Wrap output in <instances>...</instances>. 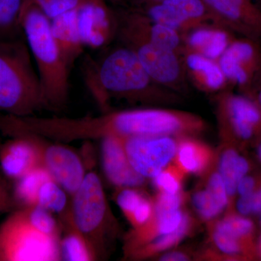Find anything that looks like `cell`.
Instances as JSON below:
<instances>
[{
	"label": "cell",
	"mask_w": 261,
	"mask_h": 261,
	"mask_svg": "<svg viewBox=\"0 0 261 261\" xmlns=\"http://www.w3.org/2000/svg\"><path fill=\"white\" fill-rule=\"evenodd\" d=\"M88 85L104 112L110 97L145 104L175 102L176 92L152 80L135 51L126 46L113 49L91 70Z\"/></svg>",
	"instance_id": "cell-1"
},
{
	"label": "cell",
	"mask_w": 261,
	"mask_h": 261,
	"mask_svg": "<svg viewBox=\"0 0 261 261\" xmlns=\"http://www.w3.org/2000/svg\"><path fill=\"white\" fill-rule=\"evenodd\" d=\"M20 25L39 74L46 107L61 110L68 99L70 68L53 37L51 20L38 5L25 0Z\"/></svg>",
	"instance_id": "cell-2"
},
{
	"label": "cell",
	"mask_w": 261,
	"mask_h": 261,
	"mask_svg": "<svg viewBox=\"0 0 261 261\" xmlns=\"http://www.w3.org/2000/svg\"><path fill=\"white\" fill-rule=\"evenodd\" d=\"M27 43L0 40V113L34 116L47 109L42 84Z\"/></svg>",
	"instance_id": "cell-3"
},
{
	"label": "cell",
	"mask_w": 261,
	"mask_h": 261,
	"mask_svg": "<svg viewBox=\"0 0 261 261\" xmlns=\"http://www.w3.org/2000/svg\"><path fill=\"white\" fill-rule=\"evenodd\" d=\"M71 197L69 212L73 224L87 242L95 260H106L118 238L119 226L97 173H86Z\"/></svg>",
	"instance_id": "cell-4"
},
{
	"label": "cell",
	"mask_w": 261,
	"mask_h": 261,
	"mask_svg": "<svg viewBox=\"0 0 261 261\" xmlns=\"http://www.w3.org/2000/svg\"><path fill=\"white\" fill-rule=\"evenodd\" d=\"M60 239L34 228L19 209L0 226V260H61Z\"/></svg>",
	"instance_id": "cell-5"
},
{
	"label": "cell",
	"mask_w": 261,
	"mask_h": 261,
	"mask_svg": "<svg viewBox=\"0 0 261 261\" xmlns=\"http://www.w3.org/2000/svg\"><path fill=\"white\" fill-rule=\"evenodd\" d=\"M117 27L123 45L135 51L154 82L178 94L186 92L189 80L180 53L154 45L124 20Z\"/></svg>",
	"instance_id": "cell-6"
},
{
	"label": "cell",
	"mask_w": 261,
	"mask_h": 261,
	"mask_svg": "<svg viewBox=\"0 0 261 261\" xmlns=\"http://www.w3.org/2000/svg\"><path fill=\"white\" fill-rule=\"evenodd\" d=\"M216 115L220 136L250 140L261 126V108L246 96L225 90L216 97Z\"/></svg>",
	"instance_id": "cell-7"
},
{
	"label": "cell",
	"mask_w": 261,
	"mask_h": 261,
	"mask_svg": "<svg viewBox=\"0 0 261 261\" xmlns=\"http://www.w3.org/2000/svg\"><path fill=\"white\" fill-rule=\"evenodd\" d=\"M218 63L228 83L251 94L261 83V44L234 37Z\"/></svg>",
	"instance_id": "cell-8"
},
{
	"label": "cell",
	"mask_w": 261,
	"mask_h": 261,
	"mask_svg": "<svg viewBox=\"0 0 261 261\" xmlns=\"http://www.w3.org/2000/svg\"><path fill=\"white\" fill-rule=\"evenodd\" d=\"M178 140L169 136H143L123 139V143L136 171L144 178H153L173 163Z\"/></svg>",
	"instance_id": "cell-9"
},
{
	"label": "cell",
	"mask_w": 261,
	"mask_h": 261,
	"mask_svg": "<svg viewBox=\"0 0 261 261\" xmlns=\"http://www.w3.org/2000/svg\"><path fill=\"white\" fill-rule=\"evenodd\" d=\"M142 13L151 21L175 29L181 35L198 27L215 25L214 17L203 0H164L149 3Z\"/></svg>",
	"instance_id": "cell-10"
},
{
	"label": "cell",
	"mask_w": 261,
	"mask_h": 261,
	"mask_svg": "<svg viewBox=\"0 0 261 261\" xmlns=\"http://www.w3.org/2000/svg\"><path fill=\"white\" fill-rule=\"evenodd\" d=\"M215 25L261 44V8L254 0H203Z\"/></svg>",
	"instance_id": "cell-11"
},
{
	"label": "cell",
	"mask_w": 261,
	"mask_h": 261,
	"mask_svg": "<svg viewBox=\"0 0 261 261\" xmlns=\"http://www.w3.org/2000/svg\"><path fill=\"white\" fill-rule=\"evenodd\" d=\"M77 18L84 47H103L116 31L111 13L101 0H83L77 8Z\"/></svg>",
	"instance_id": "cell-12"
},
{
	"label": "cell",
	"mask_w": 261,
	"mask_h": 261,
	"mask_svg": "<svg viewBox=\"0 0 261 261\" xmlns=\"http://www.w3.org/2000/svg\"><path fill=\"white\" fill-rule=\"evenodd\" d=\"M103 171L110 183L116 188H140L146 178L132 166L125 151L123 139L116 137L101 140Z\"/></svg>",
	"instance_id": "cell-13"
},
{
	"label": "cell",
	"mask_w": 261,
	"mask_h": 261,
	"mask_svg": "<svg viewBox=\"0 0 261 261\" xmlns=\"http://www.w3.org/2000/svg\"><path fill=\"white\" fill-rule=\"evenodd\" d=\"M186 211L184 208L168 213L153 214L146 224L140 227L132 228L124 237L123 257L129 259L141 247L153 241L155 239L172 232L180 226Z\"/></svg>",
	"instance_id": "cell-14"
},
{
	"label": "cell",
	"mask_w": 261,
	"mask_h": 261,
	"mask_svg": "<svg viewBox=\"0 0 261 261\" xmlns=\"http://www.w3.org/2000/svg\"><path fill=\"white\" fill-rule=\"evenodd\" d=\"M40 166L37 150L27 137H10L0 145V170L7 178L16 181Z\"/></svg>",
	"instance_id": "cell-15"
},
{
	"label": "cell",
	"mask_w": 261,
	"mask_h": 261,
	"mask_svg": "<svg viewBox=\"0 0 261 261\" xmlns=\"http://www.w3.org/2000/svg\"><path fill=\"white\" fill-rule=\"evenodd\" d=\"M181 55L187 78L197 89L207 93L226 89L228 82L217 61L184 49Z\"/></svg>",
	"instance_id": "cell-16"
},
{
	"label": "cell",
	"mask_w": 261,
	"mask_h": 261,
	"mask_svg": "<svg viewBox=\"0 0 261 261\" xmlns=\"http://www.w3.org/2000/svg\"><path fill=\"white\" fill-rule=\"evenodd\" d=\"M232 33L216 25H203L182 35V49L218 61L232 42Z\"/></svg>",
	"instance_id": "cell-17"
},
{
	"label": "cell",
	"mask_w": 261,
	"mask_h": 261,
	"mask_svg": "<svg viewBox=\"0 0 261 261\" xmlns=\"http://www.w3.org/2000/svg\"><path fill=\"white\" fill-rule=\"evenodd\" d=\"M215 152L194 137H180L173 163L187 174L205 175L214 167Z\"/></svg>",
	"instance_id": "cell-18"
},
{
	"label": "cell",
	"mask_w": 261,
	"mask_h": 261,
	"mask_svg": "<svg viewBox=\"0 0 261 261\" xmlns=\"http://www.w3.org/2000/svg\"><path fill=\"white\" fill-rule=\"evenodd\" d=\"M51 29L62 58L71 68L84 47L79 29L77 9L51 19Z\"/></svg>",
	"instance_id": "cell-19"
},
{
	"label": "cell",
	"mask_w": 261,
	"mask_h": 261,
	"mask_svg": "<svg viewBox=\"0 0 261 261\" xmlns=\"http://www.w3.org/2000/svg\"><path fill=\"white\" fill-rule=\"evenodd\" d=\"M60 217L65 231L63 238L60 239L61 260H95L87 242L72 221L69 207Z\"/></svg>",
	"instance_id": "cell-20"
},
{
	"label": "cell",
	"mask_w": 261,
	"mask_h": 261,
	"mask_svg": "<svg viewBox=\"0 0 261 261\" xmlns=\"http://www.w3.org/2000/svg\"><path fill=\"white\" fill-rule=\"evenodd\" d=\"M226 147L223 149L221 147L216 159V166L231 199L237 193L239 181L248 173L250 166L247 159L239 154L236 149Z\"/></svg>",
	"instance_id": "cell-21"
},
{
	"label": "cell",
	"mask_w": 261,
	"mask_h": 261,
	"mask_svg": "<svg viewBox=\"0 0 261 261\" xmlns=\"http://www.w3.org/2000/svg\"><path fill=\"white\" fill-rule=\"evenodd\" d=\"M194 220L188 213L186 212L181 224L176 230L167 234L163 235L155 239L137 250L130 256V260H145L161 255L163 252L171 250L181 243L184 239L186 238L192 232L194 228Z\"/></svg>",
	"instance_id": "cell-22"
},
{
	"label": "cell",
	"mask_w": 261,
	"mask_h": 261,
	"mask_svg": "<svg viewBox=\"0 0 261 261\" xmlns=\"http://www.w3.org/2000/svg\"><path fill=\"white\" fill-rule=\"evenodd\" d=\"M51 178L53 177L47 170L40 166L23 177L16 180L13 190L15 202L20 204L23 207L37 205L41 187L44 182Z\"/></svg>",
	"instance_id": "cell-23"
},
{
	"label": "cell",
	"mask_w": 261,
	"mask_h": 261,
	"mask_svg": "<svg viewBox=\"0 0 261 261\" xmlns=\"http://www.w3.org/2000/svg\"><path fill=\"white\" fill-rule=\"evenodd\" d=\"M67 192L54 179L51 178L43 184L37 197V206L59 216L68 210Z\"/></svg>",
	"instance_id": "cell-24"
},
{
	"label": "cell",
	"mask_w": 261,
	"mask_h": 261,
	"mask_svg": "<svg viewBox=\"0 0 261 261\" xmlns=\"http://www.w3.org/2000/svg\"><path fill=\"white\" fill-rule=\"evenodd\" d=\"M25 0H0V40L15 39L22 32L20 17Z\"/></svg>",
	"instance_id": "cell-25"
},
{
	"label": "cell",
	"mask_w": 261,
	"mask_h": 261,
	"mask_svg": "<svg viewBox=\"0 0 261 261\" xmlns=\"http://www.w3.org/2000/svg\"><path fill=\"white\" fill-rule=\"evenodd\" d=\"M25 220L39 231L61 238V226L49 211L39 206L34 205L20 208Z\"/></svg>",
	"instance_id": "cell-26"
},
{
	"label": "cell",
	"mask_w": 261,
	"mask_h": 261,
	"mask_svg": "<svg viewBox=\"0 0 261 261\" xmlns=\"http://www.w3.org/2000/svg\"><path fill=\"white\" fill-rule=\"evenodd\" d=\"M211 224L243 243L253 231V224L250 219L238 215L229 214L222 219L211 221Z\"/></svg>",
	"instance_id": "cell-27"
},
{
	"label": "cell",
	"mask_w": 261,
	"mask_h": 261,
	"mask_svg": "<svg viewBox=\"0 0 261 261\" xmlns=\"http://www.w3.org/2000/svg\"><path fill=\"white\" fill-rule=\"evenodd\" d=\"M192 202L199 217L206 222L214 221L224 211L206 187L192 195Z\"/></svg>",
	"instance_id": "cell-28"
},
{
	"label": "cell",
	"mask_w": 261,
	"mask_h": 261,
	"mask_svg": "<svg viewBox=\"0 0 261 261\" xmlns=\"http://www.w3.org/2000/svg\"><path fill=\"white\" fill-rule=\"evenodd\" d=\"M185 176V173L172 163L156 175L152 180L159 192L174 195L183 192L182 185Z\"/></svg>",
	"instance_id": "cell-29"
},
{
	"label": "cell",
	"mask_w": 261,
	"mask_h": 261,
	"mask_svg": "<svg viewBox=\"0 0 261 261\" xmlns=\"http://www.w3.org/2000/svg\"><path fill=\"white\" fill-rule=\"evenodd\" d=\"M115 200L126 219L129 221L133 215L140 208L147 196L140 188H117Z\"/></svg>",
	"instance_id": "cell-30"
},
{
	"label": "cell",
	"mask_w": 261,
	"mask_h": 261,
	"mask_svg": "<svg viewBox=\"0 0 261 261\" xmlns=\"http://www.w3.org/2000/svg\"><path fill=\"white\" fill-rule=\"evenodd\" d=\"M210 237L213 245L221 255L233 257L243 251V243L211 224Z\"/></svg>",
	"instance_id": "cell-31"
},
{
	"label": "cell",
	"mask_w": 261,
	"mask_h": 261,
	"mask_svg": "<svg viewBox=\"0 0 261 261\" xmlns=\"http://www.w3.org/2000/svg\"><path fill=\"white\" fill-rule=\"evenodd\" d=\"M152 200L155 212H173L183 208L186 201V195L183 192L174 195L159 192Z\"/></svg>",
	"instance_id": "cell-32"
},
{
	"label": "cell",
	"mask_w": 261,
	"mask_h": 261,
	"mask_svg": "<svg viewBox=\"0 0 261 261\" xmlns=\"http://www.w3.org/2000/svg\"><path fill=\"white\" fill-rule=\"evenodd\" d=\"M205 187L212 194L220 206L225 210L229 204L230 199L224 180L216 168L210 173Z\"/></svg>",
	"instance_id": "cell-33"
},
{
	"label": "cell",
	"mask_w": 261,
	"mask_h": 261,
	"mask_svg": "<svg viewBox=\"0 0 261 261\" xmlns=\"http://www.w3.org/2000/svg\"><path fill=\"white\" fill-rule=\"evenodd\" d=\"M83 0H49L41 7V9L48 18H56L62 14L77 9Z\"/></svg>",
	"instance_id": "cell-34"
},
{
	"label": "cell",
	"mask_w": 261,
	"mask_h": 261,
	"mask_svg": "<svg viewBox=\"0 0 261 261\" xmlns=\"http://www.w3.org/2000/svg\"><path fill=\"white\" fill-rule=\"evenodd\" d=\"M237 209L242 216L261 212V189L250 195L240 197L237 202Z\"/></svg>",
	"instance_id": "cell-35"
},
{
	"label": "cell",
	"mask_w": 261,
	"mask_h": 261,
	"mask_svg": "<svg viewBox=\"0 0 261 261\" xmlns=\"http://www.w3.org/2000/svg\"><path fill=\"white\" fill-rule=\"evenodd\" d=\"M5 177L4 173L0 172V214L10 210L15 203L13 191Z\"/></svg>",
	"instance_id": "cell-36"
},
{
	"label": "cell",
	"mask_w": 261,
	"mask_h": 261,
	"mask_svg": "<svg viewBox=\"0 0 261 261\" xmlns=\"http://www.w3.org/2000/svg\"><path fill=\"white\" fill-rule=\"evenodd\" d=\"M255 181L252 176H244L239 181L237 187V192L240 195V197L250 195L255 191Z\"/></svg>",
	"instance_id": "cell-37"
},
{
	"label": "cell",
	"mask_w": 261,
	"mask_h": 261,
	"mask_svg": "<svg viewBox=\"0 0 261 261\" xmlns=\"http://www.w3.org/2000/svg\"><path fill=\"white\" fill-rule=\"evenodd\" d=\"M159 260L162 261H187L190 260L192 257L186 251L180 250H168L160 255Z\"/></svg>",
	"instance_id": "cell-38"
},
{
	"label": "cell",
	"mask_w": 261,
	"mask_h": 261,
	"mask_svg": "<svg viewBox=\"0 0 261 261\" xmlns=\"http://www.w3.org/2000/svg\"><path fill=\"white\" fill-rule=\"evenodd\" d=\"M255 97V102L261 108V83L254 89L251 93Z\"/></svg>",
	"instance_id": "cell-39"
},
{
	"label": "cell",
	"mask_w": 261,
	"mask_h": 261,
	"mask_svg": "<svg viewBox=\"0 0 261 261\" xmlns=\"http://www.w3.org/2000/svg\"><path fill=\"white\" fill-rule=\"evenodd\" d=\"M30 1L32 2L34 4L38 5L39 8H41V7H42L46 3H47L49 0H30Z\"/></svg>",
	"instance_id": "cell-40"
},
{
	"label": "cell",
	"mask_w": 261,
	"mask_h": 261,
	"mask_svg": "<svg viewBox=\"0 0 261 261\" xmlns=\"http://www.w3.org/2000/svg\"><path fill=\"white\" fill-rule=\"evenodd\" d=\"M147 4H149V3H159V2L164 1V0H144Z\"/></svg>",
	"instance_id": "cell-41"
},
{
	"label": "cell",
	"mask_w": 261,
	"mask_h": 261,
	"mask_svg": "<svg viewBox=\"0 0 261 261\" xmlns=\"http://www.w3.org/2000/svg\"><path fill=\"white\" fill-rule=\"evenodd\" d=\"M257 154H258V157L261 160V145L259 146L258 149H257Z\"/></svg>",
	"instance_id": "cell-42"
},
{
	"label": "cell",
	"mask_w": 261,
	"mask_h": 261,
	"mask_svg": "<svg viewBox=\"0 0 261 261\" xmlns=\"http://www.w3.org/2000/svg\"><path fill=\"white\" fill-rule=\"evenodd\" d=\"M254 2L261 8V0H254Z\"/></svg>",
	"instance_id": "cell-43"
},
{
	"label": "cell",
	"mask_w": 261,
	"mask_h": 261,
	"mask_svg": "<svg viewBox=\"0 0 261 261\" xmlns=\"http://www.w3.org/2000/svg\"><path fill=\"white\" fill-rule=\"evenodd\" d=\"M1 144H2V143H1V142H0V145H1Z\"/></svg>",
	"instance_id": "cell-44"
}]
</instances>
